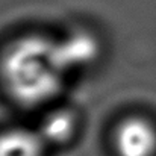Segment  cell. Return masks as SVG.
Instances as JSON below:
<instances>
[{"label": "cell", "mask_w": 156, "mask_h": 156, "mask_svg": "<svg viewBox=\"0 0 156 156\" xmlns=\"http://www.w3.org/2000/svg\"><path fill=\"white\" fill-rule=\"evenodd\" d=\"M37 130L47 147L62 146L73 138L76 132V118L68 109H52L44 115Z\"/></svg>", "instance_id": "5b68a950"}, {"label": "cell", "mask_w": 156, "mask_h": 156, "mask_svg": "<svg viewBox=\"0 0 156 156\" xmlns=\"http://www.w3.org/2000/svg\"><path fill=\"white\" fill-rule=\"evenodd\" d=\"M117 156H156V126L146 117L130 115L114 132Z\"/></svg>", "instance_id": "7a4b0ae2"}, {"label": "cell", "mask_w": 156, "mask_h": 156, "mask_svg": "<svg viewBox=\"0 0 156 156\" xmlns=\"http://www.w3.org/2000/svg\"><path fill=\"white\" fill-rule=\"evenodd\" d=\"M46 149L37 129L12 126L0 130V156H44Z\"/></svg>", "instance_id": "277c9868"}, {"label": "cell", "mask_w": 156, "mask_h": 156, "mask_svg": "<svg viewBox=\"0 0 156 156\" xmlns=\"http://www.w3.org/2000/svg\"><path fill=\"white\" fill-rule=\"evenodd\" d=\"M68 73L56 49V40L27 34L12 40L0 55V82L20 106L50 103L64 87Z\"/></svg>", "instance_id": "6da1fadb"}, {"label": "cell", "mask_w": 156, "mask_h": 156, "mask_svg": "<svg viewBox=\"0 0 156 156\" xmlns=\"http://www.w3.org/2000/svg\"><path fill=\"white\" fill-rule=\"evenodd\" d=\"M56 49L68 74L93 64L100 52L97 38L87 30L70 32L64 38L56 40Z\"/></svg>", "instance_id": "3957f363"}]
</instances>
